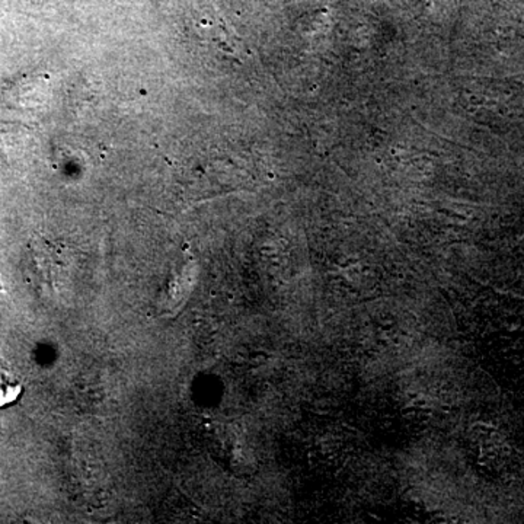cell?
I'll return each mask as SVG.
<instances>
[{
	"label": "cell",
	"mask_w": 524,
	"mask_h": 524,
	"mask_svg": "<svg viewBox=\"0 0 524 524\" xmlns=\"http://www.w3.org/2000/svg\"><path fill=\"white\" fill-rule=\"evenodd\" d=\"M0 292H4V284H2V280H0Z\"/></svg>",
	"instance_id": "1"
}]
</instances>
